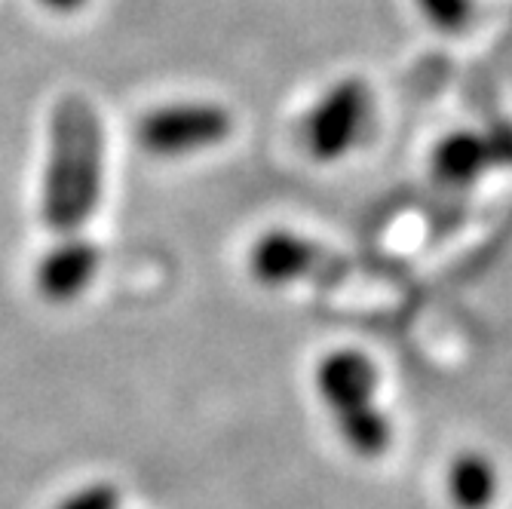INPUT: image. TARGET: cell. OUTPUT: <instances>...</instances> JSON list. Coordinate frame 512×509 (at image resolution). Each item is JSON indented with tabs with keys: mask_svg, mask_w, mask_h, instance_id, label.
<instances>
[{
	"mask_svg": "<svg viewBox=\"0 0 512 509\" xmlns=\"http://www.w3.org/2000/svg\"><path fill=\"white\" fill-rule=\"evenodd\" d=\"M102 267V249L83 234L59 237L56 246H50L37 267H34V289L46 304H74L83 298V292L96 283Z\"/></svg>",
	"mask_w": 512,
	"mask_h": 509,
	"instance_id": "7",
	"label": "cell"
},
{
	"mask_svg": "<svg viewBox=\"0 0 512 509\" xmlns=\"http://www.w3.org/2000/svg\"><path fill=\"white\" fill-rule=\"evenodd\" d=\"M37 4L53 16H74L89 4V0H37Z\"/></svg>",
	"mask_w": 512,
	"mask_h": 509,
	"instance_id": "11",
	"label": "cell"
},
{
	"mask_svg": "<svg viewBox=\"0 0 512 509\" xmlns=\"http://www.w3.org/2000/svg\"><path fill=\"white\" fill-rule=\"evenodd\" d=\"M234 135V114L218 102H169L148 111L135 126L145 154L157 160H188L224 145Z\"/></svg>",
	"mask_w": 512,
	"mask_h": 509,
	"instance_id": "4",
	"label": "cell"
},
{
	"mask_svg": "<svg viewBox=\"0 0 512 509\" xmlns=\"http://www.w3.org/2000/svg\"><path fill=\"white\" fill-rule=\"evenodd\" d=\"M313 390L356 457L378 460L393 448V424L378 402L381 372L368 353L356 347L329 350L313 368Z\"/></svg>",
	"mask_w": 512,
	"mask_h": 509,
	"instance_id": "2",
	"label": "cell"
},
{
	"mask_svg": "<svg viewBox=\"0 0 512 509\" xmlns=\"http://www.w3.org/2000/svg\"><path fill=\"white\" fill-rule=\"evenodd\" d=\"M123 497H120V488L111 485V482H92V485H83L80 491L68 494L56 509H120Z\"/></svg>",
	"mask_w": 512,
	"mask_h": 509,
	"instance_id": "10",
	"label": "cell"
},
{
	"mask_svg": "<svg viewBox=\"0 0 512 509\" xmlns=\"http://www.w3.org/2000/svg\"><path fill=\"white\" fill-rule=\"evenodd\" d=\"M414 7L442 34H460L473 22V0H414Z\"/></svg>",
	"mask_w": 512,
	"mask_h": 509,
	"instance_id": "9",
	"label": "cell"
},
{
	"mask_svg": "<svg viewBox=\"0 0 512 509\" xmlns=\"http://www.w3.org/2000/svg\"><path fill=\"white\" fill-rule=\"evenodd\" d=\"M371 120V89L362 77H341L316 99L304 117V148L316 163L344 160L362 138Z\"/></svg>",
	"mask_w": 512,
	"mask_h": 509,
	"instance_id": "5",
	"label": "cell"
},
{
	"mask_svg": "<svg viewBox=\"0 0 512 509\" xmlns=\"http://www.w3.org/2000/svg\"><path fill=\"white\" fill-rule=\"evenodd\" d=\"M448 500L457 509H488L500 491V473L482 451H463L448 467Z\"/></svg>",
	"mask_w": 512,
	"mask_h": 509,
	"instance_id": "8",
	"label": "cell"
},
{
	"mask_svg": "<svg viewBox=\"0 0 512 509\" xmlns=\"http://www.w3.org/2000/svg\"><path fill=\"white\" fill-rule=\"evenodd\" d=\"M249 273L264 289H286V286L329 289L347 276V264L338 252L298 234V230L270 227L249 249Z\"/></svg>",
	"mask_w": 512,
	"mask_h": 509,
	"instance_id": "3",
	"label": "cell"
},
{
	"mask_svg": "<svg viewBox=\"0 0 512 509\" xmlns=\"http://www.w3.org/2000/svg\"><path fill=\"white\" fill-rule=\"evenodd\" d=\"M105 194V123L83 96L56 102L46 126L40 224L56 237L83 234Z\"/></svg>",
	"mask_w": 512,
	"mask_h": 509,
	"instance_id": "1",
	"label": "cell"
},
{
	"mask_svg": "<svg viewBox=\"0 0 512 509\" xmlns=\"http://www.w3.org/2000/svg\"><path fill=\"white\" fill-rule=\"evenodd\" d=\"M433 175L445 184H473L488 172L512 166V126L497 123L488 129H460L445 135L433 151Z\"/></svg>",
	"mask_w": 512,
	"mask_h": 509,
	"instance_id": "6",
	"label": "cell"
}]
</instances>
